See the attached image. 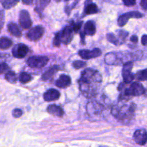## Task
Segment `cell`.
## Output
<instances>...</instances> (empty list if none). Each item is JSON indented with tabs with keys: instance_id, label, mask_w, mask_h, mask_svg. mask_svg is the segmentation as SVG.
<instances>
[{
	"instance_id": "6da1fadb",
	"label": "cell",
	"mask_w": 147,
	"mask_h": 147,
	"mask_svg": "<svg viewBox=\"0 0 147 147\" xmlns=\"http://www.w3.org/2000/svg\"><path fill=\"white\" fill-rule=\"evenodd\" d=\"M102 77L96 70L88 68L82 72L78 83L82 94L86 98H93L97 94L98 87L100 84Z\"/></svg>"
},
{
	"instance_id": "7a4b0ae2",
	"label": "cell",
	"mask_w": 147,
	"mask_h": 147,
	"mask_svg": "<svg viewBox=\"0 0 147 147\" xmlns=\"http://www.w3.org/2000/svg\"><path fill=\"white\" fill-rule=\"evenodd\" d=\"M136 110V105L134 103H130L129 105L123 106H115L111 110L113 116L116 119L120 121H130L134 115Z\"/></svg>"
},
{
	"instance_id": "3957f363",
	"label": "cell",
	"mask_w": 147,
	"mask_h": 147,
	"mask_svg": "<svg viewBox=\"0 0 147 147\" xmlns=\"http://www.w3.org/2000/svg\"><path fill=\"white\" fill-rule=\"evenodd\" d=\"M145 89L144 86L139 83H134L129 86L126 88L119 96V100H127L130 98L131 96H139L145 93Z\"/></svg>"
},
{
	"instance_id": "277c9868",
	"label": "cell",
	"mask_w": 147,
	"mask_h": 147,
	"mask_svg": "<svg viewBox=\"0 0 147 147\" xmlns=\"http://www.w3.org/2000/svg\"><path fill=\"white\" fill-rule=\"evenodd\" d=\"M49 58L47 56L37 55L32 56L27 60V63L31 68H42L48 63Z\"/></svg>"
},
{
	"instance_id": "5b68a950",
	"label": "cell",
	"mask_w": 147,
	"mask_h": 147,
	"mask_svg": "<svg viewBox=\"0 0 147 147\" xmlns=\"http://www.w3.org/2000/svg\"><path fill=\"white\" fill-rule=\"evenodd\" d=\"M123 57L120 53H109L105 56V62L110 65H120L123 63Z\"/></svg>"
},
{
	"instance_id": "8992f818",
	"label": "cell",
	"mask_w": 147,
	"mask_h": 147,
	"mask_svg": "<svg viewBox=\"0 0 147 147\" xmlns=\"http://www.w3.org/2000/svg\"><path fill=\"white\" fill-rule=\"evenodd\" d=\"M45 30L42 26H36L30 29L26 34V37L31 41H37L42 37Z\"/></svg>"
},
{
	"instance_id": "52a82bcc",
	"label": "cell",
	"mask_w": 147,
	"mask_h": 147,
	"mask_svg": "<svg viewBox=\"0 0 147 147\" xmlns=\"http://www.w3.org/2000/svg\"><path fill=\"white\" fill-rule=\"evenodd\" d=\"M133 63L131 61L127 62L124 63L123 67V70H122V76H123V80L126 84L131 83L134 79V76L131 73L132 67H133Z\"/></svg>"
},
{
	"instance_id": "ba28073f",
	"label": "cell",
	"mask_w": 147,
	"mask_h": 147,
	"mask_svg": "<svg viewBox=\"0 0 147 147\" xmlns=\"http://www.w3.org/2000/svg\"><path fill=\"white\" fill-rule=\"evenodd\" d=\"M86 109H87L88 114L91 116L92 118H93L100 115L103 107L101 104L97 103V102L91 101L88 103Z\"/></svg>"
},
{
	"instance_id": "9c48e42d",
	"label": "cell",
	"mask_w": 147,
	"mask_h": 147,
	"mask_svg": "<svg viewBox=\"0 0 147 147\" xmlns=\"http://www.w3.org/2000/svg\"><path fill=\"white\" fill-rule=\"evenodd\" d=\"M143 14L140 13L139 11H129V12L125 13V14H122L119 17V20H118V25L119 27H123L125 24L127 23L129 19L131 18H142L143 17Z\"/></svg>"
},
{
	"instance_id": "30bf717a",
	"label": "cell",
	"mask_w": 147,
	"mask_h": 147,
	"mask_svg": "<svg viewBox=\"0 0 147 147\" xmlns=\"http://www.w3.org/2000/svg\"><path fill=\"white\" fill-rule=\"evenodd\" d=\"M19 23L22 28L24 30H27L31 28L32 20L30 18V15L27 10H22L20 12L19 16Z\"/></svg>"
},
{
	"instance_id": "8fae6325",
	"label": "cell",
	"mask_w": 147,
	"mask_h": 147,
	"mask_svg": "<svg viewBox=\"0 0 147 147\" xmlns=\"http://www.w3.org/2000/svg\"><path fill=\"white\" fill-rule=\"evenodd\" d=\"M28 52L29 47L26 45L22 44V43L16 45L12 49L13 56L14 57H16V58L19 59L24 58L27 55Z\"/></svg>"
},
{
	"instance_id": "7c38bea8",
	"label": "cell",
	"mask_w": 147,
	"mask_h": 147,
	"mask_svg": "<svg viewBox=\"0 0 147 147\" xmlns=\"http://www.w3.org/2000/svg\"><path fill=\"white\" fill-rule=\"evenodd\" d=\"M73 32L74 31L73 30V27L70 25L66 26L65 28H63V30L60 32L62 42L65 45L70 43L73 38Z\"/></svg>"
},
{
	"instance_id": "4fadbf2b",
	"label": "cell",
	"mask_w": 147,
	"mask_h": 147,
	"mask_svg": "<svg viewBox=\"0 0 147 147\" xmlns=\"http://www.w3.org/2000/svg\"><path fill=\"white\" fill-rule=\"evenodd\" d=\"M78 55L82 58L86 59V60H89V59L99 57L101 55V51L98 48H95L93 50H79Z\"/></svg>"
},
{
	"instance_id": "5bb4252c",
	"label": "cell",
	"mask_w": 147,
	"mask_h": 147,
	"mask_svg": "<svg viewBox=\"0 0 147 147\" xmlns=\"http://www.w3.org/2000/svg\"><path fill=\"white\" fill-rule=\"evenodd\" d=\"M134 139L137 144L144 146L147 143V132L144 129L136 130L134 134Z\"/></svg>"
},
{
	"instance_id": "9a60e30c",
	"label": "cell",
	"mask_w": 147,
	"mask_h": 147,
	"mask_svg": "<svg viewBox=\"0 0 147 147\" xmlns=\"http://www.w3.org/2000/svg\"><path fill=\"white\" fill-rule=\"evenodd\" d=\"M98 12V8L97 5L92 2V0H87L86 1L84 11H83V17L89 14H94Z\"/></svg>"
},
{
	"instance_id": "2e32d148",
	"label": "cell",
	"mask_w": 147,
	"mask_h": 147,
	"mask_svg": "<svg viewBox=\"0 0 147 147\" xmlns=\"http://www.w3.org/2000/svg\"><path fill=\"white\" fill-rule=\"evenodd\" d=\"M60 92L58 91L56 89H49L47 91H46L45 93H44V96H43V98H44V100L45 101L50 102V101H54V100H57V99L60 98Z\"/></svg>"
},
{
	"instance_id": "e0dca14e",
	"label": "cell",
	"mask_w": 147,
	"mask_h": 147,
	"mask_svg": "<svg viewBox=\"0 0 147 147\" xmlns=\"http://www.w3.org/2000/svg\"><path fill=\"white\" fill-rule=\"evenodd\" d=\"M70 84H71V79L70 76L67 75H61L58 80L55 82L56 86L60 88H65L68 87Z\"/></svg>"
},
{
	"instance_id": "ac0fdd59",
	"label": "cell",
	"mask_w": 147,
	"mask_h": 147,
	"mask_svg": "<svg viewBox=\"0 0 147 147\" xmlns=\"http://www.w3.org/2000/svg\"><path fill=\"white\" fill-rule=\"evenodd\" d=\"M59 70V67L57 65H53L50 67L47 71L44 73V74L42 76V80L44 81H47V80H51L53 78L55 73Z\"/></svg>"
},
{
	"instance_id": "d6986e66",
	"label": "cell",
	"mask_w": 147,
	"mask_h": 147,
	"mask_svg": "<svg viewBox=\"0 0 147 147\" xmlns=\"http://www.w3.org/2000/svg\"><path fill=\"white\" fill-rule=\"evenodd\" d=\"M47 111L50 114L55 116H58V117H62L64 115V111H63V109L60 106H57V105H50L47 107Z\"/></svg>"
},
{
	"instance_id": "ffe728a7",
	"label": "cell",
	"mask_w": 147,
	"mask_h": 147,
	"mask_svg": "<svg viewBox=\"0 0 147 147\" xmlns=\"http://www.w3.org/2000/svg\"><path fill=\"white\" fill-rule=\"evenodd\" d=\"M96 28L95 23L93 21H88L86 23L84 26V32L85 34L87 35H93L96 33Z\"/></svg>"
},
{
	"instance_id": "44dd1931",
	"label": "cell",
	"mask_w": 147,
	"mask_h": 147,
	"mask_svg": "<svg viewBox=\"0 0 147 147\" xmlns=\"http://www.w3.org/2000/svg\"><path fill=\"white\" fill-rule=\"evenodd\" d=\"M8 27V31L9 32V33L11 34H12L13 36L17 37H21L22 35V32L20 30V29L19 28V27L17 26V24L13 22H10L9 24L7 26Z\"/></svg>"
},
{
	"instance_id": "7402d4cb",
	"label": "cell",
	"mask_w": 147,
	"mask_h": 147,
	"mask_svg": "<svg viewBox=\"0 0 147 147\" xmlns=\"http://www.w3.org/2000/svg\"><path fill=\"white\" fill-rule=\"evenodd\" d=\"M50 0H35L34 10L39 14H41L46 7L49 4Z\"/></svg>"
},
{
	"instance_id": "603a6c76",
	"label": "cell",
	"mask_w": 147,
	"mask_h": 147,
	"mask_svg": "<svg viewBox=\"0 0 147 147\" xmlns=\"http://www.w3.org/2000/svg\"><path fill=\"white\" fill-rule=\"evenodd\" d=\"M12 45V41L7 37H2L0 39V48L1 50H6L9 48Z\"/></svg>"
},
{
	"instance_id": "cb8c5ba5",
	"label": "cell",
	"mask_w": 147,
	"mask_h": 147,
	"mask_svg": "<svg viewBox=\"0 0 147 147\" xmlns=\"http://www.w3.org/2000/svg\"><path fill=\"white\" fill-rule=\"evenodd\" d=\"M20 0H1V5L6 9H9L14 7Z\"/></svg>"
},
{
	"instance_id": "d4e9b609",
	"label": "cell",
	"mask_w": 147,
	"mask_h": 147,
	"mask_svg": "<svg viewBox=\"0 0 147 147\" xmlns=\"http://www.w3.org/2000/svg\"><path fill=\"white\" fill-rule=\"evenodd\" d=\"M32 80V76L26 72H22L19 76V80L22 84H26Z\"/></svg>"
},
{
	"instance_id": "484cf974",
	"label": "cell",
	"mask_w": 147,
	"mask_h": 147,
	"mask_svg": "<svg viewBox=\"0 0 147 147\" xmlns=\"http://www.w3.org/2000/svg\"><path fill=\"white\" fill-rule=\"evenodd\" d=\"M5 79L11 83H15L17 80V78L15 73L14 71H11V70L6 73Z\"/></svg>"
},
{
	"instance_id": "4316f807",
	"label": "cell",
	"mask_w": 147,
	"mask_h": 147,
	"mask_svg": "<svg viewBox=\"0 0 147 147\" xmlns=\"http://www.w3.org/2000/svg\"><path fill=\"white\" fill-rule=\"evenodd\" d=\"M136 78L139 81H146L147 80V68L138 71L136 74Z\"/></svg>"
},
{
	"instance_id": "83f0119b",
	"label": "cell",
	"mask_w": 147,
	"mask_h": 147,
	"mask_svg": "<svg viewBox=\"0 0 147 147\" xmlns=\"http://www.w3.org/2000/svg\"><path fill=\"white\" fill-rule=\"evenodd\" d=\"M106 37H107L108 40H109L110 42L113 43V44L116 45L122 44V43L121 42L120 40H119V39L117 38L113 33H108L107 35H106Z\"/></svg>"
},
{
	"instance_id": "f1b7e54d",
	"label": "cell",
	"mask_w": 147,
	"mask_h": 147,
	"mask_svg": "<svg viewBox=\"0 0 147 147\" xmlns=\"http://www.w3.org/2000/svg\"><path fill=\"white\" fill-rule=\"evenodd\" d=\"M61 37H60V33L59 32L56 33L55 36L54 40H53V45L55 47H59L60 45V44H61Z\"/></svg>"
},
{
	"instance_id": "f546056e",
	"label": "cell",
	"mask_w": 147,
	"mask_h": 147,
	"mask_svg": "<svg viewBox=\"0 0 147 147\" xmlns=\"http://www.w3.org/2000/svg\"><path fill=\"white\" fill-rule=\"evenodd\" d=\"M82 24H83V22H71V27H73V30L75 32H78L79 30H80L82 27Z\"/></svg>"
},
{
	"instance_id": "4dcf8cb0",
	"label": "cell",
	"mask_w": 147,
	"mask_h": 147,
	"mask_svg": "<svg viewBox=\"0 0 147 147\" xmlns=\"http://www.w3.org/2000/svg\"><path fill=\"white\" fill-rule=\"evenodd\" d=\"M117 32H118V35H119V40H121V43H123V41L125 40V39L127 37L129 33H128L127 32L124 31V30H118Z\"/></svg>"
},
{
	"instance_id": "1f68e13d",
	"label": "cell",
	"mask_w": 147,
	"mask_h": 147,
	"mask_svg": "<svg viewBox=\"0 0 147 147\" xmlns=\"http://www.w3.org/2000/svg\"><path fill=\"white\" fill-rule=\"evenodd\" d=\"M73 66L76 69H80L83 68V67H86V63L85 62L81 61V60H76L73 63Z\"/></svg>"
},
{
	"instance_id": "d6a6232c",
	"label": "cell",
	"mask_w": 147,
	"mask_h": 147,
	"mask_svg": "<svg viewBox=\"0 0 147 147\" xmlns=\"http://www.w3.org/2000/svg\"><path fill=\"white\" fill-rule=\"evenodd\" d=\"M0 70H1V74H4L6 72L9 71V67L8 66V65L5 63H1V66H0Z\"/></svg>"
},
{
	"instance_id": "836d02e7",
	"label": "cell",
	"mask_w": 147,
	"mask_h": 147,
	"mask_svg": "<svg viewBox=\"0 0 147 147\" xmlns=\"http://www.w3.org/2000/svg\"><path fill=\"white\" fill-rule=\"evenodd\" d=\"M12 115L14 118H20L22 115V111L20 109H15L13 110Z\"/></svg>"
},
{
	"instance_id": "e575fe53",
	"label": "cell",
	"mask_w": 147,
	"mask_h": 147,
	"mask_svg": "<svg viewBox=\"0 0 147 147\" xmlns=\"http://www.w3.org/2000/svg\"><path fill=\"white\" fill-rule=\"evenodd\" d=\"M123 2L127 7H132L136 4V0H123Z\"/></svg>"
},
{
	"instance_id": "d590c367",
	"label": "cell",
	"mask_w": 147,
	"mask_h": 147,
	"mask_svg": "<svg viewBox=\"0 0 147 147\" xmlns=\"http://www.w3.org/2000/svg\"><path fill=\"white\" fill-rule=\"evenodd\" d=\"M140 4L143 9L147 10V0H142Z\"/></svg>"
},
{
	"instance_id": "8d00e7d4",
	"label": "cell",
	"mask_w": 147,
	"mask_h": 147,
	"mask_svg": "<svg viewBox=\"0 0 147 147\" xmlns=\"http://www.w3.org/2000/svg\"><path fill=\"white\" fill-rule=\"evenodd\" d=\"M142 43L143 45L147 46V34H144L142 37Z\"/></svg>"
},
{
	"instance_id": "74e56055",
	"label": "cell",
	"mask_w": 147,
	"mask_h": 147,
	"mask_svg": "<svg viewBox=\"0 0 147 147\" xmlns=\"http://www.w3.org/2000/svg\"><path fill=\"white\" fill-rule=\"evenodd\" d=\"M131 41L134 43H137L138 42V37L136 35H133L131 37Z\"/></svg>"
},
{
	"instance_id": "f35d334b",
	"label": "cell",
	"mask_w": 147,
	"mask_h": 147,
	"mask_svg": "<svg viewBox=\"0 0 147 147\" xmlns=\"http://www.w3.org/2000/svg\"><path fill=\"white\" fill-rule=\"evenodd\" d=\"M33 1L34 0H22V2L23 4H27V5H30V4H32Z\"/></svg>"
},
{
	"instance_id": "ab89813d",
	"label": "cell",
	"mask_w": 147,
	"mask_h": 147,
	"mask_svg": "<svg viewBox=\"0 0 147 147\" xmlns=\"http://www.w3.org/2000/svg\"><path fill=\"white\" fill-rule=\"evenodd\" d=\"M3 19H4V12L3 11H1V27H3Z\"/></svg>"
},
{
	"instance_id": "60d3db41",
	"label": "cell",
	"mask_w": 147,
	"mask_h": 147,
	"mask_svg": "<svg viewBox=\"0 0 147 147\" xmlns=\"http://www.w3.org/2000/svg\"><path fill=\"white\" fill-rule=\"evenodd\" d=\"M144 95H145V96H146V97H147V90H146V91H145V93H144Z\"/></svg>"
},
{
	"instance_id": "b9f144b4",
	"label": "cell",
	"mask_w": 147,
	"mask_h": 147,
	"mask_svg": "<svg viewBox=\"0 0 147 147\" xmlns=\"http://www.w3.org/2000/svg\"><path fill=\"white\" fill-rule=\"evenodd\" d=\"M55 1H57V2H59V1H61V0H55Z\"/></svg>"
},
{
	"instance_id": "7bdbcfd3",
	"label": "cell",
	"mask_w": 147,
	"mask_h": 147,
	"mask_svg": "<svg viewBox=\"0 0 147 147\" xmlns=\"http://www.w3.org/2000/svg\"><path fill=\"white\" fill-rule=\"evenodd\" d=\"M65 1H68V0H65Z\"/></svg>"
}]
</instances>
